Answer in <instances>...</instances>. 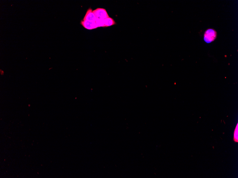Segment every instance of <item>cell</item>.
<instances>
[{
	"mask_svg": "<svg viewBox=\"0 0 238 178\" xmlns=\"http://www.w3.org/2000/svg\"><path fill=\"white\" fill-rule=\"evenodd\" d=\"M81 24L85 29L89 30H93L98 28L95 21H81Z\"/></svg>",
	"mask_w": 238,
	"mask_h": 178,
	"instance_id": "3957f363",
	"label": "cell"
},
{
	"mask_svg": "<svg viewBox=\"0 0 238 178\" xmlns=\"http://www.w3.org/2000/svg\"><path fill=\"white\" fill-rule=\"evenodd\" d=\"M93 13L98 19H105L109 17L106 10L101 8H98L95 9L93 11Z\"/></svg>",
	"mask_w": 238,
	"mask_h": 178,
	"instance_id": "7a4b0ae2",
	"label": "cell"
},
{
	"mask_svg": "<svg viewBox=\"0 0 238 178\" xmlns=\"http://www.w3.org/2000/svg\"><path fill=\"white\" fill-rule=\"evenodd\" d=\"M238 125H237L236 129V128L235 133H234V139L237 142L238 141Z\"/></svg>",
	"mask_w": 238,
	"mask_h": 178,
	"instance_id": "52a82bcc",
	"label": "cell"
},
{
	"mask_svg": "<svg viewBox=\"0 0 238 178\" xmlns=\"http://www.w3.org/2000/svg\"><path fill=\"white\" fill-rule=\"evenodd\" d=\"M95 22L96 23L98 28L105 27L104 19H98V18H97Z\"/></svg>",
	"mask_w": 238,
	"mask_h": 178,
	"instance_id": "8992f818",
	"label": "cell"
},
{
	"mask_svg": "<svg viewBox=\"0 0 238 178\" xmlns=\"http://www.w3.org/2000/svg\"><path fill=\"white\" fill-rule=\"evenodd\" d=\"M217 33L215 30L213 29L207 30L204 35V40L207 43H210L214 41L216 38Z\"/></svg>",
	"mask_w": 238,
	"mask_h": 178,
	"instance_id": "6da1fadb",
	"label": "cell"
},
{
	"mask_svg": "<svg viewBox=\"0 0 238 178\" xmlns=\"http://www.w3.org/2000/svg\"><path fill=\"white\" fill-rule=\"evenodd\" d=\"M104 21L105 27H109L116 24L115 20L113 18L109 17L104 19Z\"/></svg>",
	"mask_w": 238,
	"mask_h": 178,
	"instance_id": "5b68a950",
	"label": "cell"
},
{
	"mask_svg": "<svg viewBox=\"0 0 238 178\" xmlns=\"http://www.w3.org/2000/svg\"><path fill=\"white\" fill-rule=\"evenodd\" d=\"M97 18L93 13V10L92 9L89 8L86 12L83 21H95Z\"/></svg>",
	"mask_w": 238,
	"mask_h": 178,
	"instance_id": "277c9868",
	"label": "cell"
}]
</instances>
